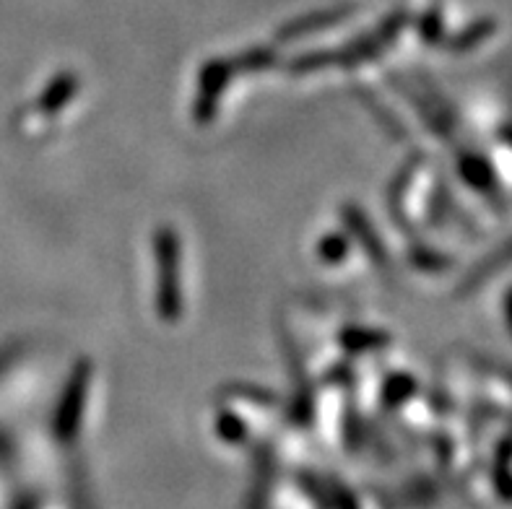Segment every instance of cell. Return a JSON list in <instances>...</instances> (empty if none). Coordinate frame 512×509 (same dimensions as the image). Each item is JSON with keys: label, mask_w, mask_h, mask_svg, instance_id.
<instances>
[{"label": "cell", "mask_w": 512, "mask_h": 509, "mask_svg": "<svg viewBox=\"0 0 512 509\" xmlns=\"http://www.w3.org/2000/svg\"><path fill=\"white\" fill-rule=\"evenodd\" d=\"M507 323H510V330H512V291L507 294Z\"/></svg>", "instance_id": "cell-1"}]
</instances>
